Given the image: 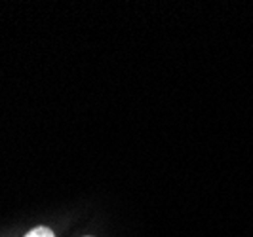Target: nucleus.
<instances>
[{
  "instance_id": "f257e3e1",
  "label": "nucleus",
  "mask_w": 253,
  "mask_h": 237,
  "mask_svg": "<svg viewBox=\"0 0 253 237\" xmlns=\"http://www.w3.org/2000/svg\"><path fill=\"white\" fill-rule=\"evenodd\" d=\"M25 237H55L53 236V232H51L50 228H44V226H40V228H35V230H31Z\"/></svg>"
}]
</instances>
